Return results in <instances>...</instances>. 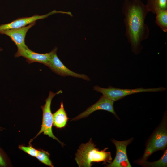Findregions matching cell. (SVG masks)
Listing matches in <instances>:
<instances>
[{
	"label": "cell",
	"instance_id": "3957f363",
	"mask_svg": "<svg viewBox=\"0 0 167 167\" xmlns=\"http://www.w3.org/2000/svg\"><path fill=\"white\" fill-rule=\"evenodd\" d=\"M165 113L160 123L146 143L142 160H147L152 154L159 150L164 151L167 146V116Z\"/></svg>",
	"mask_w": 167,
	"mask_h": 167
},
{
	"label": "cell",
	"instance_id": "d6986e66",
	"mask_svg": "<svg viewBox=\"0 0 167 167\" xmlns=\"http://www.w3.org/2000/svg\"><path fill=\"white\" fill-rule=\"evenodd\" d=\"M4 129L3 128L0 127V131H2Z\"/></svg>",
	"mask_w": 167,
	"mask_h": 167
},
{
	"label": "cell",
	"instance_id": "9c48e42d",
	"mask_svg": "<svg viewBox=\"0 0 167 167\" xmlns=\"http://www.w3.org/2000/svg\"><path fill=\"white\" fill-rule=\"evenodd\" d=\"M114 101L102 95L95 103L88 108L84 111L73 118L71 121H75L86 118L95 111L102 110L112 113L118 118L114 109Z\"/></svg>",
	"mask_w": 167,
	"mask_h": 167
},
{
	"label": "cell",
	"instance_id": "6da1fadb",
	"mask_svg": "<svg viewBox=\"0 0 167 167\" xmlns=\"http://www.w3.org/2000/svg\"><path fill=\"white\" fill-rule=\"evenodd\" d=\"M122 11L125 17V35L130 44L131 51L135 54L141 52L142 41L149 36V30L145 23L148 12L146 5L140 0H124Z\"/></svg>",
	"mask_w": 167,
	"mask_h": 167
},
{
	"label": "cell",
	"instance_id": "4fadbf2b",
	"mask_svg": "<svg viewBox=\"0 0 167 167\" xmlns=\"http://www.w3.org/2000/svg\"><path fill=\"white\" fill-rule=\"evenodd\" d=\"M135 163L145 167H166L167 166V150L165 149L161 157L158 160L149 162L147 160L139 159L134 161Z\"/></svg>",
	"mask_w": 167,
	"mask_h": 167
},
{
	"label": "cell",
	"instance_id": "5b68a950",
	"mask_svg": "<svg viewBox=\"0 0 167 167\" xmlns=\"http://www.w3.org/2000/svg\"><path fill=\"white\" fill-rule=\"evenodd\" d=\"M62 92V90H59L56 93H54L52 91H49L48 96L45 100V104L41 107L43 112L42 124L41 129L35 137L30 141V143L40 134L43 133L44 134L48 135L49 137L58 141L62 146H64V144L56 137L52 132L53 114L51 113L50 108L52 100L54 97L56 95Z\"/></svg>",
	"mask_w": 167,
	"mask_h": 167
},
{
	"label": "cell",
	"instance_id": "52a82bcc",
	"mask_svg": "<svg viewBox=\"0 0 167 167\" xmlns=\"http://www.w3.org/2000/svg\"><path fill=\"white\" fill-rule=\"evenodd\" d=\"M133 139V138H132L122 141H118L113 139L111 140L116 148V155L113 161L107 164L106 167H131L127 157L126 149L127 146L131 143Z\"/></svg>",
	"mask_w": 167,
	"mask_h": 167
},
{
	"label": "cell",
	"instance_id": "30bf717a",
	"mask_svg": "<svg viewBox=\"0 0 167 167\" xmlns=\"http://www.w3.org/2000/svg\"><path fill=\"white\" fill-rule=\"evenodd\" d=\"M35 24L36 22L20 28L1 31L0 34L8 36L17 46V49H27L28 48L25 42L26 34Z\"/></svg>",
	"mask_w": 167,
	"mask_h": 167
},
{
	"label": "cell",
	"instance_id": "2e32d148",
	"mask_svg": "<svg viewBox=\"0 0 167 167\" xmlns=\"http://www.w3.org/2000/svg\"><path fill=\"white\" fill-rule=\"evenodd\" d=\"M49 154L47 152L43 150L39 151L36 158L41 162L45 165L53 167L54 165L49 159Z\"/></svg>",
	"mask_w": 167,
	"mask_h": 167
},
{
	"label": "cell",
	"instance_id": "277c9868",
	"mask_svg": "<svg viewBox=\"0 0 167 167\" xmlns=\"http://www.w3.org/2000/svg\"><path fill=\"white\" fill-rule=\"evenodd\" d=\"M93 90L102 93L108 99L115 101L130 95L143 92H162L166 90V88L161 87L154 88H144L140 87L134 89H122L111 86L104 88L96 85L94 86Z\"/></svg>",
	"mask_w": 167,
	"mask_h": 167
},
{
	"label": "cell",
	"instance_id": "ffe728a7",
	"mask_svg": "<svg viewBox=\"0 0 167 167\" xmlns=\"http://www.w3.org/2000/svg\"><path fill=\"white\" fill-rule=\"evenodd\" d=\"M2 50H3V49L2 48H0V51H2Z\"/></svg>",
	"mask_w": 167,
	"mask_h": 167
},
{
	"label": "cell",
	"instance_id": "ba28073f",
	"mask_svg": "<svg viewBox=\"0 0 167 167\" xmlns=\"http://www.w3.org/2000/svg\"><path fill=\"white\" fill-rule=\"evenodd\" d=\"M65 14L70 15V12L57 11L54 10L44 15H39L35 14L30 17H23L18 18L11 22L0 25V31L8 29H16L25 26L37 20L43 19L49 16L56 13Z\"/></svg>",
	"mask_w": 167,
	"mask_h": 167
},
{
	"label": "cell",
	"instance_id": "8fae6325",
	"mask_svg": "<svg viewBox=\"0 0 167 167\" xmlns=\"http://www.w3.org/2000/svg\"><path fill=\"white\" fill-rule=\"evenodd\" d=\"M51 51L48 53H39L33 51L29 49H17L15 54V57L22 56L26 59V61L29 64L37 62L46 66L51 55Z\"/></svg>",
	"mask_w": 167,
	"mask_h": 167
},
{
	"label": "cell",
	"instance_id": "8992f818",
	"mask_svg": "<svg viewBox=\"0 0 167 167\" xmlns=\"http://www.w3.org/2000/svg\"><path fill=\"white\" fill-rule=\"evenodd\" d=\"M57 48L55 47L51 51L50 60L46 66L53 72L62 76H71L89 81L90 78L84 74L76 73L67 68L58 57L57 54Z\"/></svg>",
	"mask_w": 167,
	"mask_h": 167
},
{
	"label": "cell",
	"instance_id": "e0dca14e",
	"mask_svg": "<svg viewBox=\"0 0 167 167\" xmlns=\"http://www.w3.org/2000/svg\"><path fill=\"white\" fill-rule=\"evenodd\" d=\"M19 148L30 156L36 157L37 156L39 151L35 149L31 146H19Z\"/></svg>",
	"mask_w": 167,
	"mask_h": 167
},
{
	"label": "cell",
	"instance_id": "7c38bea8",
	"mask_svg": "<svg viewBox=\"0 0 167 167\" xmlns=\"http://www.w3.org/2000/svg\"><path fill=\"white\" fill-rule=\"evenodd\" d=\"M68 118L61 102L59 109L53 114V125L57 128H61L66 126Z\"/></svg>",
	"mask_w": 167,
	"mask_h": 167
},
{
	"label": "cell",
	"instance_id": "5bb4252c",
	"mask_svg": "<svg viewBox=\"0 0 167 167\" xmlns=\"http://www.w3.org/2000/svg\"><path fill=\"white\" fill-rule=\"evenodd\" d=\"M146 5L148 12L155 14L158 11L167 10V0H147Z\"/></svg>",
	"mask_w": 167,
	"mask_h": 167
},
{
	"label": "cell",
	"instance_id": "7a4b0ae2",
	"mask_svg": "<svg viewBox=\"0 0 167 167\" xmlns=\"http://www.w3.org/2000/svg\"><path fill=\"white\" fill-rule=\"evenodd\" d=\"M107 149L99 150L91 138L86 143L80 145L75 159L79 167H91L94 162L109 163L112 161V157L111 152L106 151Z\"/></svg>",
	"mask_w": 167,
	"mask_h": 167
},
{
	"label": "cell",
	"instance_id": "ac0fdd59",
	"mask_svg": "<svg viewBox=\"0 0 167 167\" xmlns=\"http://www.w3.org/2000/svg\"><path fill=\"white\" fill-rule=\"evenodd\" d=\"M9 165V162L6 155L0 147V167H6Z\"/></svg>",
	"mask_w": 167,
	"mask_h": 167
},
{
	"label": "cell",
	"instance_id": "9a60e30c",
	"mask_svg": "<svg viewBox=\"0 0 167 167\" xmlns=\"http://www.w3.org/2000/svg\"><path fill=\"white\" fill-rule=\"evenodd\" d=\"M156 24L164 32H167V10L156 11Z\"/></svg>",
	"mask_w": 167,
	"mask_h": 167
}]
</instances>
